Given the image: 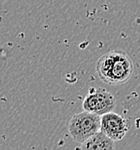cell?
<instances>
[{"instance_id":"6da1fadb","label":"cell","mask_w":140,"mask_h":150,"mask_svg":"<svg viewBox=\"0 0 140 150\" xmlns=\"http://www.w3.org/2000/svg\"><path fill=\"white\" fill-rule=\"evenodd\" d=\"M134 64L126 52L111 50L99 57L96 63V73L103 83L113 86L123 85L131 79Z\"/></svg>"},{"instance_id":"7a4b0ae2","label":"cell","mask_w":140,"mask_h":150,"mask_svg":"<svg viewBox=\"0 0 140 150\" xmlns=\"http://www.w3.org/2000/svg\"><path fill=\"white\" fill-rule=\"evenodd\" d=\"M101 128V116L83 111L73 115L68 123V132L74 141L84 142Z\"/></svg>"},{"instance_id":"277c9868","label":"cell","mask_w":140,"mask_h":150,"mask_svg":"<svg viewBox=\"0 0 140 150\" xmlns=\"http://www.w3.org/2000/svg\"><path fill=\"white\" fill-rule=\"evenodd\" d=\"M129 122L123 116L115 112H109L101 116V128L100 131L113 141L123 139L129 130Z\"/></svg>"},{"instance_id":"3957f363","label":"cell","mask_w":140,"mask_h":150,"mask_svg":"<svg viewBox=\"0 0 140 150\" xmlns=\"http://www.w3.org/2000/svg\"><path fill=\"white\" fill-rule=\"evenodd\" d=\"M115 107V97L103 88H91L82 103V108L84 111L99 116L112 112Z\"/></svg>"},{"instance_id":"5b68a950","label":"cell","mask_w":140,"mask_h":150,"mask_svg":"<svg viewBox=\"0 0 140 150\" xmlns=\"http://www.w3.org/2000/svg\"><path fill=\"white\" fill-rule=\"evenodd\" d=\"M81 150H116L115 141L99 131L81 143Z\"/></svg>"}]
</instances>
